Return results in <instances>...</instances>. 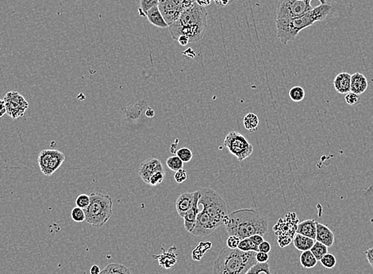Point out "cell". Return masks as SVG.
Listing matches in <instances>:
<instances>
[{"instance_id": "cell-7", "label": "cell", "mask_w": 373, "mask_h": 274, "mask_svg": "<svg viewBox=\"0 0 373 274\" xmlns=\"http://www.w3.org/2000/svg\"><path fill=\"white\" fill-rule=\"evenodd\" d=\"M312 0H280L276 9V20L287 19L307 13L313 9ZM321 4H326L327 0H318Z\"/></svg>"}, {"instance_id": "cell-41", "label": "cell", "mask_w": 373, "mask_h": 274, "mask_svg": "<svg viewBox=\"0 0 373 274\" xmlns=\"http://www.w3.org/2000/svg\"><path fill=\"white\" fill-rule=\"evenodd\" d=\"M271 245L267 241H264L258 246V251L263 253L269 254L271 251Z\"/></svg>"}, {"instance_id": "cell-11", "label": "cell", "mask_w": 373, "mask_h": 274, "mask_svg": "<svg viewBox=\"0 0 373 274\" xmlns=\"http://www.w3.org/2000/svg\"><path fill=\"white\" fill-rule=\"evenodd\" d=\"M3 100L6 105L7 114L15 120L23 117L29 108V103L26 98L19 92H8L4 96Z\"/></svg>"}, {"instance_id": "cell-34", "label": "cell", "mask_w": 373, "mask_h": 274, "mask_svg": "<svg viewBox=\"0 0 373 274\" xmlns=\"http://www.w3.org/2000/svg\"><path fill=\"white\" fill-rule=\"evenodd\" d=\"M177 155L183 161V163H189L193 158L192 151L188 147H182L179 149L177 151Z\"/></svg>"}, {"instance_id": "cell-10", "label": "cell", "mask_w": 373, "mask_h": 274, "mask_svg": "<svg viewBox=\"0 0 373 274\" xmlns=\"http://www.w3.org/2000/svg\"><path fill=\"white\" fill-rule=\"evenodd\" d=\"M65 160V155L58 150L45 149L40 152L38 159L39 167L45 176H51L60 167Z\"/></svg>"}, {"instance_id": "cell-15", "label": "cell", "mask_w": 373, "mask_h": 274, "mask_svg": "<svg viewBox=\"0 0 373 274\" xmlns=\"http://www.w3.org/2000/svg\"><path fill=\"white\" fill-rule=\"evenodd\" d=\"M195 194L196 192L193 193H183L179 196L176 202V208H177V213L179 217L183 218L186 213L190 210L192 208L193 202H194Z\"/></svg>"}, {"instance_id": "cell-37", "label": "cell", "mask_w": 373, "mask_h": 274, "mask_svg": "<svg viewBox=\"0 0 373 274\" xmlns=\"http://www.w3.org/2000/svg\"><path fill=\"white\" fill-rule=\"evenodd\" d=\"M345 100H346V102L348 105L352 106V107H355V106H356V105H358L359 103H360V95L350 91L349 92L348 94H346Z\"/></svg>"}, {"instance_id": "cell-46", "label": "cell", "mask_w": 373, "mask_h": 274, "mask_svg": "<svg viewBox=\"0 0 373 274\" xmlns=\"http://www.w3.org/2000/svg\"><path fill=\"white\" fill-rule=\"evenodd\" d=\"M196 2L200 7H206L211 4V0H196Z\"/></svg>"}, {"instance_id": "cell-20", "label": "cell", "mask_w": 373, "mask_h": 274, "mask_svg": "<svg viewBox=\"0 0 373 274\" xmlns=\"http://www.w3.org/2000/svg\"><path fill=\"white\" fill-rule=\"evenodd\" d=\"M316 222L314 219H306L297 225L296 233L302 236H307L309 238L315 239Z\"/></svg>"}, {"instance_id": "cell-32", "label": "cell", "mask_w": 373, "mask_h": 274, "mask_svg": "<svg viewBox=\"0 0 373 274\" xmlns=\"http://www.w3.org/2000/svg\"><path fill=\"white\" fill-rule=\"evenodd\" d=\"M166 165L173 171H178L183 167V163L178 156H171L166 160Z\"/></svg>"}, {"instance_id": "cell-39", "label": "cell", "mask_w": 373, "mask_h": 274, "mask_svg": "<svg viewBox=\"0 0 373 274\" xmlns=\"http://www.w3.org/2000/svg\"><path fill=\"white\" fill-rule=\"evenodd\" d=\"M187 178H188V176H187V172H186L185 170H183V169H181V170H179L178 171H177L175 174V176H174V179H175L176 182H177V183H179V184L183 183V182H185Z\"/></svg>"}, {"instance_id": "cell-8", "label": "cell", "mask_w": 373, "mask_h": 274, "mask_svg": "<svg viewBox=\"0 0 373 274\" xmlns=\"http://www.w3.org/2000/svg\"><path fill=\"white\" fill-rule=\"evenodd\" d=\"M224 146L228 149L230 153L237 158L239 162L250 157L254 151V147L243 135L236 131H232L224 140Z\"/></svg>"}, {"instance_id": "cell-31", "label": "cell", "mask_w": 373, "mask_h": 274, "mask_svg": "<svg viewBox=\"0 0 373 274\" xmlns=\"http://www.w3.org/2000/svg\"><path fill=\"white\" fill-rule=\"evenodd\" d=\"M289 97L293 102H299L305 98V91L303 87L297 86L289 91Z\"/></svg>"}, {"instance_id": "cell-35", "label": "cell", "mask_w": 373, "mask_h": 274, "mask_svg": "<svg viewBox=\"0 0 373 274\" xmlns=\"http://www.w3.org/2000/svg\"><path fill=\"white\" fill-rule=\"evenodd\" d=\"M71 217H72V219L77 223L83 222L86 219L85 213H84L83 208L77 206L73 208L72 213H71Z\"/></svg>"}, {"instance_id": "cell-48", "label": "cell", "mask_w": 373, "mask_h": 274, "mask_svg": "<svg viewBox=\"0 0 373 274\" xmlns=\"http://www.w3.org/2000/svg\"><path fill=\"white\" fill-rule=\"evenodd\" d=\"M145 115H146V117H149V118H152V117H154V115H155V111L153 110L152 108H148L146 110H145Z\"/></svg>"}, {"instance_id": "cell-51", "label": "cell", "mask_w": 373, "mask_h": 274, "mask_svg": "<svg viewBox=\"0 0 373 274\" xmlns=\"http://www.w3.org/2000/svg\"><path fill=\"white\" fill-rule=\"evenodd\" d=\"M100 274H101V273H100Z\"/></svg>"}, {"instance_id": "cell-5", "label": "cell", "mask_w": 373, "mask_h": 274, "mask_svg": "<svg viewBox=\"0 0 373 274\" xmlns=\"http://www.w3.org/2000/svg\"><path fill=\"white\" fill-rule=\"evenodd\" d=\"M90 204L84 208L87 223L96 227H101L107 223L113 214V201L111 197L100 193L90 194Z\"/></svg>"}, {"instance_id": "cell-47", "label": "cell", "mask_w": 373, "mask_h": 274, "mask_svg": "<svg viewBox=\"0 0 373 274\" xmlns=\"http://www.w3.org/2000/svg\"><path fill=\"white\" fill-rule=\"evenodd\" d=\"M101 270L97 265H93L90 270V274H100Z\"/></svg>"}, {"instance_id": "cell-22", "label": "cell", "mask_w": 373, "mask_h": 274, "mask_svg": "<svg viewBox=\"0 0 373 274\" xmlns=\"http://www.w3.org/2000/svg\"><path fill=\"white\" fill-rule=\"evenodd\" d=\"M315 240L313 238H309L307 236H302L300 234H297L294 236V238H293V244L294 247L298 250V251H310L311 249L313 247V245L314 244Z\"/></svg>"}, {"instance_id": "cell-42", "label": "cell", "mask_w": 373, "mask_h": 274, "mask_svg": "<svg viewBox=\"0 0 373 274\" xmlns=\"http://www.w3.org/2000/svg\"><path fill=\"white\" fill-rule=\"evenodd\" d=\"M365 255H366V258L369 261V265L373 268V247L367 250Z\"/></svg>"}, {"instance_id": "cell-33", "label": "cell", "mask_w": 373, "mask_h": 274, "mask_svg": "<svg viewBox=\"0 0 373 274\" xmlns=\"http://www.w3.org/2000/svg\"><path fill=\"white\" fill-rule=\"evenodd\" d=\"M320 261H321L322 266H324L326 269H333V268H334L336 266V264H337L336 257L332 254H326L321 258Z\"/></svg>"}, {"instance_id": "cell-21", "label": "cell", "mask_w": 373, "mask_h": 274, "mask_svg": "<svg viewBox=\"0 0 373 274\" xmlns=\"http://www.w3.org/2000/svg\"><path fill=\"white\" fill-rule=\"evenodd\" d=\"M146 17H147L149 22L152 25H154V26L161 28V29L169 28V25H168L166 21H165L164 17H163L162 14L160 13V9H159L158 6L150 9L147 12Z\"/></svg>"}, {"instance_id": "cell-4", "label": "cell", "mask_w": 373, "mask_h": 274, "mask_svg": "<svg viewBox=\"0 0 373 274\" xmlns=\"http://www.w3.org/2000/svg\"><path fill=\"white\" fill-rule=\"evenodd\" d=\"M256 254L224 247L214 263L213 274H245L257 263Z\"/></svg>"}, {"instance_id": "cell-28", "label": "cell", "mask_w": 373, "mask_h": 274, "mask_svg": "<svg viewBox=\"0 0 373 274\" xmlns=\"http://www.w3.org/2000/svg\"><path fill=\"white\" fill-rule=\"evenodd\" d=\"M311 251H312L314 256L316 257V259L320 261L325 255L328 253V247L322 242L316 241L312 248L311 249Z\"/></svg>"}, {"instance_id": "cell-30", "label": "cell", "mask_w": 373, "mask_h": 274, "mask_svg": "<svg viewBox=\"0 0 373 274\" xmlns=\"http://www.w3.org/2000/svg\"><path fill=\"white\" fill-rule=\"evenodd\" d=\"M272 274L268 262L265 263H256L252 266L245 274Z\"/></svg>"}, {"instance_id": "cell-43", "label": "cell", "mask_w": 373, "mask_h": 274, "mask_svg": "<svg viewBox=\"0 0 373 274\" xmlns=\"http://www.w3.org/2000/svg\"><path fill=\"white\" fill-rule=\"evenodd\" d=\"M250 238L257 246H259L261 242L265 241L264 240V238H263V236H260V235H254V236H250Z\"/></svg>"}, {"instance_id": "cell-40", "label": "cell", "mask_w": 373, "mask_h": 274, "mask_svg": "<svg viewBox=\"0 0 373 274\" xmlns=\"http://www.w3.org/2000/svg\"><path fill=\"white\" fill-rule=\"evenodd\" d=\"M269 259V254L263 253L258 251L256 254V260L257 263H265L268 262Z\"/></svg>"}, {"instance_id": "cell-38", "label": "cell", "mask_w": 373, "mask_h": 274, "mask_svg": "<svg viewBox=\"0 0 373 274\" xmlns=\"http://www.w3.org/2000/svg\"><path fill=\"white\" fill-rule=\"evenodd\" d=\"M240 241H241V239L237 236H230L229 238H227V241H226V244H227V247L229 248L237 249Z\"/></svg>"}, {"instance_id": "cell-17", "label": "cell", "mask_w": 373, "mask_h": 274, "mask_svg": "<svg viewBox=\"0 0 373 274\" xmlns=\"http://www.w3.org/2000/svg\"><path fill=\"white\" fill-rule=\"evenodd\" d=\"M334 87L336 91L341 94H346L350 92L351 74L347 73H341L335 77Z\"/></svg>"}, {"instance_id": "cell-27", "label": "cell", "mask_w": 373, "mask_h": 274, "mask_svg": "<svg viewBox=\"0 0 373 274\" xmlns=\"http://www.w3.org/2000/svg\"><path fill=\"white\" fill-rule=\"evenodd\" d=\"M160 0H140L138 13L141 17H146L148 11L159 4Z\"/></svg>"}, {"instance_id": "cell-24", "label": "cell", "mask_w": 373, "mask_h": 274, "mask_svg": "<svg viewBox=\"0 0 373 274\" xmlns=\"http://www.w3.org/2000/svg\"><path fill=\"white\" fill-rule=\"evenodd\" d=\"M102 274H131L130 270L122 264L111 263L101 271Z\"/></svg>"}, {"instance_id": "cell-45", "label": "cell", "mask_w": 373, "mask_h": 274, "mask_svg": "<svg viewBox=\"0 0 373 274\" xmlns=\"http://www.w3.org/2000/svg\"><path fill=\"white\" fill-rule=\"evenodd\" d=\"M6 113H7V110H6L4 100L0 99V118L3 117Z\"/></svg>"}, {"instance_id": "cell-18", "label": "cell", "mask_w": 373, "mask_h": 274, "mask_svg": "<svg viewBox=\"0 0 373 274\" xmlns=\"http://www.w3.org/2000/svg\"><path fill=\"white\" fill-rule=\"evenodd\" d=\"M368 86V80L364 74L356 73L351 75L350 91L360 95L366 91Z\"/></svg>"}, {"instance_id": "cell-50", "label": "cell", "mask_w": 373, "mask_h": 274, "mask_svg": "<svg viewBox=\"0 0 373 274\" xmlns=\"http://www.w3.org/2000/svg\"><path fill=\"white\" fill-rule=\"evenodd\" d=\"M278 274V273L275 272V273H274V274Z\"/></svg>"}, {"instance_id": "cell-9", "label": "cell", "mask_w": 373, "mask_h": 274, "mask_svg": "<svg viewBox=\"0 0 373 274\" xmlns=\"http://www.w3.org/2000/svg\"><path fill=\"white\" fill-rule=\"evenodd\" d=\"M196 0H160L158 7L168 25L177 21L183 11L194 6Z\"/></svg>"}, {"instance_id": "cell-44", "label": "cell", "mask_w": 373, "mask_h": 274, "mask_svg": "<svg viewBox=\"0 0 373 274\" xmlns=\"http://www.w3.org/2000/svg\"><path fill=\"white\" fill-rule=\"evenodd\" d=\"M177 41L182 46H186L189 43V38H188V37L185 36V35H181V36H179L178 37Z\"/></svg>"}, {"instance_id": "cell-14", "label": "cell", "mask_w": 373, "mask_h": 274, "mask_svg": "<svg viewBox=\"0 0 373 274\" xmlns=\"http://www.w3.org/2000/svg\"><path fill=\"white\" fill-rule=\"evenodd\" d=\"M198 200H199V191L197 190L195 194L194 202L192 204V208L188 213H186L183 217L184 219V228L188 232H192V229L194 228L195 224L196 222L197 216L199 213V208H198Z\"/></svg>"}, {"instance_id": "cell-29", "label": "cell", "mask_w": 373, "mask_h": 274, "mask_svg": "<svg viewBox=\"0 0 373 274\" xmlns=\"http://www.w3.org/2000/svg\"><path fill=\"white\" fill-rule=\"evenodd\" d=\"M237 249L241 251H245V252H249V251H255V252H258V246L255 244L251 238H243L241 239L240 242H239L238 247Z\"/></svg>"}, {"instance_id": "cell-26", "label": "cell", "mask_w": 373, "mask_h": 274, "mask_svg": "<svg viewBox=\"0 0 373 274\" xmlns=\"http://www.w3.org/2000/svg\"><path fill=\"white\" fill-rule=\"evenodd\" d=\"M243 124L248 131L250 132H256L259 126V118L255 113H247L244 117Z\"/></svg>"}, {"instance_id": "cell-13", "label": "cell", "mask_w": 373, "mask_h": 274, "mask_svg": "<svg viewBox=\"0 0 373 274\" xmlns=\"http://www.w3.org/2000/svg\"><path fill=\"white\" fill-rule=\"evenodd\" d=\"M164 170V166L160 160L156 158H150L141 163L139 166L138 173L143 182L149 185L150 178L158 171Z\"/></svg>"}, {"instance_id": "cell-12", "label": "cell", "mask_w": 373, "mask_h": 274, "mask_svg": "<svg viewBox=\"0 0 373 274\" xmlns=\"http://www.w3.org/2000/svg\"><path fill=\"white\" fill-rule=\"evenodd\" d=\"M217 227L211 217L204 211L201 210L197 216L196 222L191 233L196 236L206 237L212 234Z\"/></svg>"}, {"instance_id": "cell-16", "label": "cell", "mask_w": 373, "mask_h": 274, "mask_svg": "<svg viewBox=\"0 0 373 274\" xmlns=\"http://www.w3.org/2000/svg\"><path fill=\"white\" fill-rule=\"evenodd\" d=\"M315 239L326 245V247H331L334 242V234L327 226L317 222Z\"/></svg>"}, {"instance_id": "cell-49", "label": "cell", "mask_w": 373, "mask_h": 274, "mask_svg": "<svg viewBox=\"0 0 373 274\" xmlns=\"http://www.w3.org/2000/svg\"><path fill=\"white\" fill-rule=\"evenodd\" d=\"M213 1H214V2H216H216H217V1H218V0H213Z\"/></svg>"}, {"instance_id": "cell-36", "label": "cell", "mask_w": 373, "mask_h": 274, "mask_svg": "<svg viewBox=\"0 0 373 274\" xmlns=\"http://www.w3.org/2000/svg\"><path fill=\"white\" fill-rule=\"evenodd\" d=\"M90 195L88 194H80L76 200V205L79 208H88L90 204Z\"/></svg>"}, {"instance_id": "cell-3", "label": "cell", "mask_w": 373, "mask_h": 274, "mask_svg": "<svg viewBox=\"0 0 373 274\" xmlns=\"http://www.w3.org/2000/svg\"><path fill=\"white\" fill-rule=\"evenodd\" d=\"M332 5L331 3L320 4L311 11L297 17L278 19L275 21L278 38L283 45L296 38L298 34L306 28L312 26L317 21H324L331 13Z\"/></svg>"}, {"instance_id": "cell-23", "label": "cell", "mask_w": 373, "mask_h": 274, "mask_svg": "<svg viewBox=\"0 0 373 274\" xmlns=\"http://www.w3.org/2000/svg\"><path fill=\"white\" fill-rule=\"evenodd\" d=\"M147 107V103L145 101H139L135 104L130 105L126 108L124 109V113L126 117L131 119H137L141 116L142 112Z\"/></svg>"}, {"instance_id": "cell-1", "label": "cell", "mask_w": 373, "mask_h": 274, "mask_svg": "<svg viewBox=\"0 0 373 274\" xmlns=\"http://www.w3.org/2000/svg\"><path fill=\"white\" fill-rule=\"evenodd\" d=\"M223 224L230 236H237L240 239L254 235L264 236L269 230L266 218L253 208H242L227 215Z\"/></svg>"}, {"instance_id": "cell-19", "label": "cell", "mask_w": 373, "mask_h": 274, "mask_svg": "<svg viewBox=\"0 0 373 274\" xmlns=\"http://www.w3.org/2000/svg\"><path fill=\"white\" fill-rule=\"evenodd\" d=\"M177 247L176 246L171 247L169 251H164L162 255H158V256H154V258L158 259L160 266L169 269L175 265L177 261Z\"/></svg>"}, {"instance_id": "cell-6", "label": "cell", "mask_w": 373, "mask_h": 274, "mask_svg": "<svg viewBox=\"0 0 373 274\" xmlns=\"http://www.w3.org/2000/svg\"><path fill=\"white\" fill-rule=\"evenodd\" d=\"M198 191V206H203L202 210L211 217L217 227L222 225L225 217L228 215L226 201L216 190L211 188H203Z\"/></svg>"}, {"instance_id": "cell-25", "label": "cell", "mask_w": 373, "mask_h": 274, "mask_svg": "<svg viewBox=\"0 0 373 274\" xmlns=\"http://www.w3.org/2000/svg\"><path fill=\"white\" fill-rule=\"evenodd\" d=\"M318 260L314 256L311 250L310 251H303L300 255L301 266L306 269H312L318 263Z\"/></svg>"}, {"instance_id": "cell-2", "label": "cell", "mask_w": 373, "mask_h": 274, "mask_svg": "<svg viewBox=\"0 0 373 274\" xmlns=\"http://www.w3.org/2000/svg\"><path fill=\"white\" fill-rule=\"evenodd\" d=\"M207 26V9L196 2L193 7L183 11L177 21L169 25V30L174 40L185 35L189 38V43H196L203 38Z\"/></svg>"}]
</instances>
